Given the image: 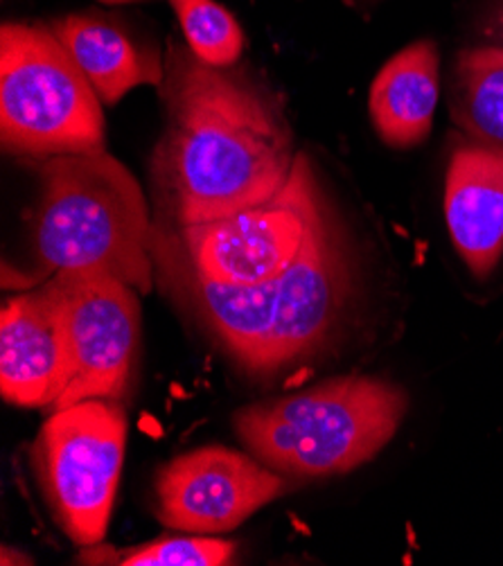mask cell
I'll return each mask as SVG.
<instances>
[{"instance_id":"17","label":"cell","mask_w":503,"mask_h":566,"mask_svg":"<svg viewBox=\"0 0 503 566\" xmlns=\"http://www.w3.org/2000/svg\"><path fill=\"white\" fill-rule=\"evenodd\" d=\"M102 3H111V6H118V3H132V0H102Z\"/></svg>"},{"instance_id":"16","label":"cell","mask_w":503,"mask_h":566,"mask_svg":"<svg viewBox=\"0 0 503 566\" xmlns=\"http://www.w3.org/2000/svg\"><path fill=\"white\" fill-rule=\"evenodd\" d=\"M235 557V544L212 535L186 533V537H165L143 548L120 555L123 566H223Z\"/></svg>"},{"instance_id":"7","label":"cell","mask_w":503,"mask_h":566,"mask_svg":"<svg viewBox=\"0 0 503 566\" xmlns=\"http://www.w3.org/2000/svg\"><path fill=\"white\" fill-rule=\"evenodd\" d=\"M321 208L310 158L301 151L290 181L269 201L190 226L154 223V244L208 280L258 285L292 266Z\"/></svg>"},{"instance_id":"5","label":"cell","mask_w":503,"mask_h":566,"mask_svg":"<svg viewBox=\"0 0 503 566\" xmlns=\"http://www.w3.org/2000/svg\"><path fill=\"white\" fill-rule=\"evenodd\" d=\"M102 99L52 32L39 23L0 30V143L3 151L45 160L106 151Z\"/></svg>"},{"instance_id":"2","label":"cell","mask_w":503,"mask_h":566,"mask_svg":"<svg viewBox=\"0 0 503 566\" xmlns=\"http://www.w3.org/2000/svg\"><path fill=\"white\" fill-rule=\"evenodd\" d=\"M156 282L240 368L273 375L314 357L339 327L353 294L348 253L325 206L298 258L258 285L208 280L154 244Z\"/></svg>"},{"instance_id":"4","label":"cell","mask_w":503,"mask_h":566,"mask_svg":"<svg viewBox=\"0 0 503 566\" xmlns=\"http://www.w3.org/2000/svg\"><path fill=\"white\" fill-rule=\"evenodd\" d=\"M409 411L407 390L381 377L346 375L235 411L247 451L292 479L348 474L396 438Z\"/></svg>"},{"instance_id":"6","label":"cell","mask_w":503,"mask_h":566,"mask_svg":"<svg viewBox=\"0 0 503 566\" xmlns=\"http://www.w3.org/2000/svg\"><path fill=\"white\" fill-rule=\"evenodd\" d=\"M127 416L114 400L52 411L30 451L34 479L54 524L82 548L108 528L125 465Z\"/></svg>"},{"instance_id":"15","label":"cell","mask_w":503,"mask_h":566,"mask_svg":"<svg viewBox=\"0 0 503 566\" xmlns=\"http://www.w3.org/2000/svg\"><path fill=\"white\" fill-rule=\"evenodd\" d=\"M188 48L208 66L231 69L244 52V32L238 19L212 0H170Z\"/></svg>"},{"instance_id":"3","label":"cell","mask_w":503,"mask_h":566,"mask_svg":"<svg viewBox=\"0 0 503 566\" xmlns=\"http://www.w3.org/2000/svg\"><path fill=\"white\" fill-rule=\"evenodd\" d=\"M39 199L28 217L43 269L114 275L154 290V221L129 167L106 151L34 160Z\"/></svg>"},{"instance_id":"8","label":"cell","mask_w":503,"mask_h":566,"mask_svg":"<svg viewBox=\"0 0 503 566\" xmlns=\"http://www.w3.org/2000/svg\"><path fill=\"white\" fill-rule=\"evenodd\" d=\"M45 287L57 298L71 379L52 411L84 400H123L140 346L138 290L104 273L60 271Z\"/></svg>"},{"instance_id":"12","label":"cell","mask_w":503,"mask_h":566,"mask_svg":"<svg viewBox=\"0 0 503 566\" xmlns=\"http://www.w3.org/2000/svg\"><path fill=\"white\" fill-rule=\"evenodd\" d=\"M440 97V52L429 39L400 50L370 84L368 111L377 136L394 149L420 145L433 127Z\"/></svg>"},{"instance_id":"13","label":"cell","mask_w":503,"mask_h":566,"mask_svg":"<svg viewBox=\"0 0 503 566\" xmlns=\"http://www.w3.org/2000/svg\"><path fill=\"white\" fill-rule=\"evenodd\" d=\"M102 104L114 106L136 86H158L163 56L143 52L123 28L106 19L73 14L50 23Z\"/></svg>"},{"instance_id":"9","label":"cell","mask_w":503,"mask_h":566,"mask_svg":"<svg viewBox=\"0 0 503 566\" xmlns=\"http://www.w3.org/2000/svg\"><path fill=\"white\" fill-rule=\"evenodd\" d=\"M283 474L251 451L206 444L158 468L156 520L179 533L219 535L240 528L260 507L285 494Z\"/></svg>"},{"instance_id":"11","label":"cell","mask_w":503,"mask_h":566,"mask_svg":"<svg viewBox=\"0 0 503 566\" xmlns=\"http://www.w3.org/2000/svg\"><path fill=\"white\" fill-rule=\"evenodd\" d=\"M444 221L465 266L488 277L503 255V149L468 140L452 151Z\"/></svg>"},{"instance_id":"1","label":"cell","mask_w":503,"mask_h":566,"mask_svg":"<svg viewBox=\"0 0 503 566\" xmlns=\"http://www.w3.org/2000/svg\"><path fill=\"white\" fill-rule=\"evenodd\" d=\"M163 66V134L149 160L158 223L219 219L281 192L301 151L277 97L177 41H167Z\"/></svg>"},{"instance_id":"10","label":"cell","mask_w":503,"mask_h":566,"mask_svg":"<svg viewBox=\"0 0 503 566\" xmlns=\"http://www.w3.org/2000/svg\"><path fill=\"white\" fill-rule=\"evenodd\" d=\"M71 379V355L57 298L43 285L0 314V392L23 409H54Z\"/></svg>"},{"instance_id":"14","label":"cell","mask_w":503,"mask_h":566,"mask_svg":"<svg viewBox=\"0 0 503 566\" xmlns=\"http://www.w3.org/2000/svg\"><path fill=\"white\" fill-rule=\"evenodd\" d=\"M450 113L470 140L503 149V43L468 48L457 56Z\"/></svg>"}]
</instances>
